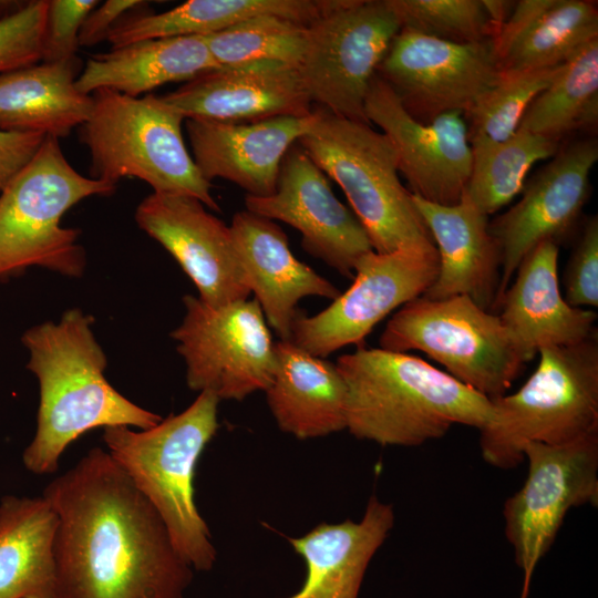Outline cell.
<instances>
[{"mask_svg": "<svg viewBox=\"0 0 598 598\" xmlns=\"http://www.w3.org/2000/svg\"><path fill=\"white\" fill-rule=\"evenodd\" d=\"M313 123L298 144L343 190L375 252L434 249L433 238L399 178L390 140L370 124L312 109Z\"/></svg>", "mask_w": 598, "mask_h": 598, "instance_id": "cell-6", "label": "cell"}, {"mask_svg": "<svg viewBox=\"0 0 598 598\" xmlns=\"http://www.w3.org/2000/svg\"><path fill=\"white\" fill-rule=\"evenodd\" d=\"M309 116H280L254 123L186 118L193 159L202 176L226 179L247 193L266 197L276 190L281 162L313 123Z\"/></svg>", "mask_w": 598, "mask_h": 598, "instance_id": "cell-20", "label": "cell"}, {"mask_svg": "<svg viewBox=\"0 0 598 598\" xmlns=\"http://www.w3.org/2000/svg\"><path fill=\"white\" fill-rule=\"evenodd\" d=\"M197 198L153 192L137 206V226L178 262L214 307L247 299L250 290L234 246L230 226L210 214Z\"/></svg>", "mask_w": 598, "mask_h": 598, "instance_id": "cell-18", "label": "cell"}, {"mask_svg": "<svg viewBox=\"0 0 598 598\" xmlns=\"http://www.w3.org/2000/svg\"><path fill=\"white\" fill-rule=\"evenodd\" d=\"M595 38L596 1L519 0L493 42L502 72H514L561 64Z\"/></svg>", "mask_w": 598, "mask_h": 598, "instance_id": "cell-26", "label": "cell"}, {"mask_svg": "<svg viewBox=\"0 0 598 598\" xmlns=\"http://www.w3.org/2000/svg\"><path fill=\"white\" fill-rule=\"evenodd\" d=\"M114 190L115 184L75 171L59 140L45 136L33 158L0 190V279L34 266L81 277L86 259L80 231L63 227L61 219L81 200Z\"/></svg>", "mask_w": 598, "mask_h": 598, "instance_id": "cell-8", "label": "cell"}, {"mask_svg": "<svg viewBox=\"0 0 598 598\" xmlns=\"http://www.w3.org/2000/svg\"><path fill=\"white\" fill-rule=\"evenodd\" d=\"M219 399L202 391L183 412L155 426L104 427L103 441L162 518L179 556L195 570L213 568L217 551L194 493L196 464L218 430Z\"/></svg>", "mask_w": 598, "mask_h": 598, "instance_id": "cell-4", "label": "cell"}, {"mask_svg": "<svg viewBox=\"0 0 598 598\" xmlns=\"http://www.w3.org/2000/svg\"><path fill=\"white\" fill-rule=\"evenodd\" d=\"M230 230L244 277L260 309L281 340H290L298 303L306 297L334 300L341 291L298 260L288 237L274 220L247 209L236 213Z\"/></svg>", "mask_w": 598, "mask_h": 598, "instance_id": "cell-21", "label": "cell"}, {"mask_svg": "<svg viewBox=\"0 0 598 598\" xmlns=\"http://www.w3.org/2000/svg\"><path fill=\"white\" fill-rule=\"evenodd\" d=\"M48 0L0 21V74L42 62Z\"/></svg>", "mask_w": 598, "mask_h": 598, "instance_id": "cell-36", "label": "cell"}, {"mask_svg": "<svg viewBox=\"0 0 598 598\" xmlns=\"http://www.w3.org/2000/svg\"><path fill=\"white\" fill-rule=\"evenodd\" d=\"M482 2L497 33L501 27L509 18L515 2L507 0H482Z\"/></svg>", "mask_w": 598, "mask_h": 598, "instance_id": "cell-41", "label": "cell"}, {"mask_svg": "<svg viewBox=\"0 0 598 598\" xmlns=\"http://www.w3.org/2000/svg\"><path fill=\"white\" fill-rule=\"evenodd\" d=\"M42 496L58 517L55 598H184L193 568L107 451L90 450Z\"/></svg>", "mask_w": 598, "mask_h": 598, "instance_id": "cell-1", "label": "cell"}, {"mask_svg": "<svg viewBox=\"0 0 598 598\" xmlns=\"http://www.w3.org/2000/svg\"><path fill=\"white\" fill-rule=\"evenodd\" d=\"M78 56L0 74V130L62 138L89 117L93 100L80 92Z\"/></svg>", "mask_w": 598, "mask_h": 598, "instance_id": "cell-28", "label": "cell"}, {"mask_svg": "<svg viewBox=\"0 0 598 598\" xmlns=\"http://www.w3.org/2000/svg\"><path fill=\"white\" fill-rule=\"evenodd\" d=\"M219 68L202 35L150 39L91 56L75 86L84 94L107 89L140 97Z\"/></svg>", "mask_w": 598, "mask_h": 598, "instance_id": "cell-27", "label": "cell"}, {"mask_svg": "<svg viewBox=\"0 0 598 598\" xmlns=\"http://www.w3.org/2000/svg\"><path fill=\"white\" fill-rule=\"evenodd\" d=\"M400 30L386 0H334L308 25L306 50L297 68L311 103L370 124L365 99Z\"/></svg>", "mask_w": 598, "mask_h": 598, "instance_id": "cell-10", "label": "cell"}, {"mask_svg": "<svg viewBox=\"0 0 598 598\" xmlns=\"http://www.w3.org/2000/svg\"><path fill=\"white\" fill-rule=\"evenodd\" d=\"M147 6L140 0H107L97 4L85 18L79 34V44L91 47L107 40L117 21L128 12Z\"/></svg>", "mask_w": 598, "mask_h": 598, "instance_id": "cell-40", "label": "cell"}, {"mask_svg": "<svg viewBox=\"0 0 598 598\" xmlns=\"http://www.w3.org/2000/svg\"><path fill=\"white\" fill-rule=\"evenodd\" d=\"M99 3L97 0H48L42 62L76 56L83 21Z\"/></svg>", "mask_w": 598, "mask_h": 598, "instance_id": "cell-38", "label": "cell"}, {"mask_svg": "<svg viewBox=\"0 0 598 598\" xmlns=\"http://www.w3.org/2000/svg\"><path fill=\"white\" fill-rule=\"evenodd\" d=\"M597 161L595 137L560 145L550 162L525 183L522 198L488 225L501 254L495 306L535 246L544 240L559 246L573 233L587 202L589 175Z\"/></svg>", "mask_w": 598, "mask_h": 598, "instance_id": "cell-15", "label": "cell"}, {"mask_svg": "<svg viewBox=\"0 0 598 598\" xmlns=\"http://www.w3.org/2000/svg\"><path fill=\"white\" fill-rule=\"evenodd\" d=\"M560 142L518 128L496 144L472 147V173L464 195L488 216L522 193L530 167L553 157Z\"/></svg>", "mask_w": 598, "mask_h": 598, "instance_id": "cell-32", "label": "cell"}, {"mask_svg": "<svg viewBox=\"0 0 598 598\" xmlns=\"http://www.w3.org/2000/svg\"><path fill=\"white\" fill-rule=\"evenodd\" d=\"M380 348L422 351L450 375L493 400L512 386L530 360L498 315L466 296L419 297L390 318Z\"/></svg>", "mask_w": 598, "mask_h": 598, "instance_id": "cell-9", "label": "cell"}, {"mask_svg": "<svg viewBox=\"0 0 598 598\" xmlns=\"http://www.w3.org/2000/svg\"><path fill=\"white\" fill-rule=\"evenodd\" d=\"M307 37L306 24L275 14H260L203 39L220 68L262 61L298 68Z\"/></svg>", "mask_w": 598, "mask_h": 598, "instance_id": "cell-33", "label": "cell"}, {"mask_svg": "<svg viewBox=\"0 0 598 598\" xmlns=\"http://www.w3.org/2000/svg\"><path fill=\"white\" fill-rule=\"evenodd\" d=\"M393 525V506L372 495L360 520L321 523L288 538L307 573L301 588L286 598H358L368 566Z\"/></svg>", "mask_w": 598, "mask_h": 598, "instance_id": "cell-24", "label": "cell"}, {"mask_svg": "<svg viewBox=\"0 0 598 598\" xmlns=\"http://www.w3.org/2000/svg\"><path fill=\"white\" fill-rule=\"evenodd\" d=\"M437 274L436 248L372 250L359 260L353 282L344 292L322 311L297 317L290 341L321 358L360 344L393 310L423 296Z\"/></svg>", "mask_w": 598, "mask_h": 598, "instance_id": "cell-13", "label": "cell"}, {"mask_svg": "<svg viewBox=\"0 0 598 598\" xmlns=\"http://www.w3.org/2000/svg\"><path fill=\"white\" fill-rule=\"evenodd\" d=\"M534 373L492 401L478 430L483 460L501 470L525 461L528 443L557 445L598 430V339L538 350Z\"/></svg>", "mask_w": 598, "mask_h": 598, "instance_id": "cell-5", "label": "cell"}, {"mask_svg": "<svg viewBox=\"0 0 598 598\" xmlns=\"http://www.w3.org/2000/svg\"><path fill=\"white\" fill-rule=\"evenodd\" d=\"M564 63L502 72L499 81L464 114L471 147L509 138L530 103L550 84Z\"/></svg>", "mask_w": 598, "mask_h": 598, "instance_id": "cell-34", "label": "cell"}, {"mask_svg": "<svg viewBox=\"0 0 598 598\" xmlns=\"http://www.w3.org/2000/svg\"><path fill=\"white\" fill-rule=\"evenodd\" d=\"M45 136L0 130V190L33 158Z\"/></svg>", "mask_w": 598, "mask_h": 598, "instance_id": "cell-39", "label": "cell"}, {"mask_svg": "<svg viewBox=\"0 0 598 598\" xmlns=\"http://www.w3.org/2000/svg\"><path fill=\"white\" fill-rule=\"evenodd\" d=\"M558 247L553 240L535 246L497 305L498 317L529 360L543 348L576 344L596 333L597 313L561 296Z\"/></svg>", "mask_w": 598, "mask_h": 598, "instance_id": "cell-22", "label": "cell"}, {"mask_svg": "<svg viewBox=\"0 0 598 598\" xmlns=\"http://www.w3.org/2000/svg\"><path fill=\"white\" fill-rule=\"evenodd\" d=\"M327 7V0H189L161 13L131 11L113 27L107 41L117 49L150 39L203 37L260 14L309 25Z\"/></svg>", "mask_w": 598, "mask_h": 598, "instance_id": "cell-30", "label": "cell"}, {"mask_svg": "<svg viewBox=\"0 0 598 598\" xmlns=\"http://www.w3.org/2000/svg\"><path fill=\"white\" fill-rule=\"evenodd\" d=\"M598 122V38L580 47L526 110L519 127L555 141Z\"/></svg>", "mask_w": 598, "mask_h": 598, "instance_id": "cell-31", "label": "cell"}, {"mask_svg": "<svg viewBox=\"0 0 598 598\" xmlns=\"http://www.w3.org/2000/svg\"><path fill=\"white\" fill-rule=\"evenodd\" d=\"M183 302L185 316L171 336L185 360L188 388L236 401L265 391L277 361L258 301L244 299L214 307L186 295Z\"/></svg>", "mask_w": 598, "mask_h": 598, "instance_id": "cell-11", "label": "cell"}, {"mask_svg": "<svg viewBox=\"0 0 598 598\" xmlns=\"http://www.w3.org/2000/svg\"><path fill=\"white\" fill-rule=\"evenodd\" d=\"M524 454L526 480L503 508L504 533L524 576L519 598H528L535 568L567 513L598 504V430L557 445L528 443Z\"/></svg>", "mask_w": 598, "mask_h": 598, "instance_id": "cell-12", "label": "cell"}, {"mask_svg": "<svg viewBox=\"0 0 598 598\" xmlns=\"http://www.w3.org/2000/svg\"><path fill=\"white\" fill-rule=\"evenodd\" d=\"M365 115L392 143L398 169L413 195L445 206L461 200L473 164L462 112L441 114L430 123L416 121L375 74L365 99Z\"/></svg>", "mask_w": 598, "mask_h": 598, "instance_id": "cell-17", "label": "cell"}, {"mask_svg": "<svg viewBox=\"0 0 598 598\" xmlns=\"http://www.w3.org/2000/svg\"><path fill=\"white\" fill-rule=\"evenodd\" d=\"M276 371L265 390L278 427L299 440L346 430V385L336 363L290 340L275 343Z\"/></svg>", "mask_w": 598, "mask_h": 598, "instance_id": "cell-25", "label": "cell"}, {"mask_svg": "<svg viewBox=\"0 0 598 598\" xmlns=\"http://www.w3.org/2000/svg\"><path fill=\"white\" fill-rule=\"evenodd\" d=\"M346 385V430L383 446H419L455 425L480 430L492 401L408 352L358 348L336 362Z\"/></svg>", "mask_w": 598, "mask_h": 598, "instance_id": "cell-3", "label": "cell"}, {"mask_svg": "<svg viewBox=\"0 0 598 598\" xmlns=\"http://www.w3.org/2000/svg\"><path fill=\"white\" fill-rule=\"evenodd\" d=\"M92 322L91 316L73 308L60 321L33 326L22 334L27 368L40 392L35 434L22 454L23 465L34 474L54 473L65 448L93 429L146 430L162 421L109 383L106 355Z\"/></svg>", "mask_w": 598, "mask_h": 598, "instance_id": "cell-2", "label": "cell"}, {"mask_svg": "<svg viewBox=\"0 0 598 598\" xmlns=\"http://www.w3.org/2000/svg\"><path fill=\"white\" fill-rule=\"evenodd\" d=\"M401 29L468 44L491 40L496 31L482 0H386Z\"/></svg>", "mask_w": 598, "mask_h": 598, "instance_id": "cell-35", "label": "cell"}, {"mask_svg": "<svg viewBox=\"0 0 598 598\" xmlns=\"http://www.w3.org/2000/svg\"><path fill=\"white\" fill-rule=\"evenodd\" d=\"M80 126V141L90 152L92 178L112 184L136 177L154 192L189 195L220 212L212 184L199 173L182 133L185 117L162 96L132 97L101 89Z\"/></svg>", "mask_w": 598, "mask_h": 598, "instance_id": "cell-7", "label": "cell"}, {"mask_svg": "<svg viewBox=\"0 0 598 598\" xmlns=\"http://www.w3.org/2000/svg\"><path fill=\"white\" fill-rule=\"evenodd\" d=\"M413 200L439 255L437 277L422 297L466 296L481 308L494 310L501 281V254L489 231L488 216L464 194L451 206L430 203L415 195Z\"/></svg>", "mask_w": 598, "mask_h": 598, "instance_id": "cell-23", "label": "cell"}, {"mask_svg": "<svg viewBox=\"0 0 598 598\" xmlns=\"http://www.w3.org/2000/svg\"><path fill=\"white\" fill-rule=\"evenodd\" d=\"M565 300L573 307H598V218L582 225L564 272Z\"/></svg>", "mask_w": 598, "mask_h": 598, "instance_id": "cell-37", "label": "cell"}, {"mask_svg": "<svg viewBox=\"0 0 598 598\" xmlns=\"http://www.w3.org/2000/svg\"><path fill=\"white\" fill-rule=\"evenodd\" d=\"M28 2L29 1L20 0H0V21L18 13Z\"/></svg>", "mask_w": 598, "mask_h": 598, "instance_id": "cell-42", "label": "cell"}, {"mask_svg": "<svg viewBox=\"0 0 598 598\" xmlns=\"http://www.w3.org/2000/svg\"><path fill=\"white\" fill-rule=\"evenodd\" d=\"M245 206L297 229L302 248L344 277H353L359 260L373 250L360 220L336 197L324 172L298 143L281 162L276 190L266 197L246 195Z\"/></svg>", "mask_w": 598, "mask_h": 598, "instance_id": "cell-16", "label": "cell"}, {"mask_svg": "<svg viewBox=\"0 0 598 598\" xmlns=\"http://www.w3.org/2000/svg\"><path fill=\"white\" fill-rule=\"evenodd\" d=\"M58 517L43 497L0 501V598H55Z\"/></svg>", "mask_w": 598, "mask_h": 598, "instance_id": "cell-29", "label": "cell"}, {"mask_svg": "<svg viewBox=\"0 0 598 598\" xmlns=\"http://www.w3.org/2000/svg\"><path fill=\"white\" fill-rule=\"evenodd\" d=\"M405 111L422 123L465 114L502 76L493 39L460 44L401 29L378 66Z\"/></svg>", "mask_w": 598, "mask_h": 598, "instance_id": "cell-14", "label": "cell"}, {"mask_svg": "<svg viewBox=\"0 0 598 598\" xmlns=\"http://www.w3.org/2000/svg\"><path fill=\"white\" fill-rule=\"evenodd\" d=\"M162 99L185 120L254 123L312 113L298 69L267 61L206 72Z\"/></svg>", "mask_w": 598, "mask_h": 598, "instance_id": "cell-19", "label": "cell"}]
</instances>
